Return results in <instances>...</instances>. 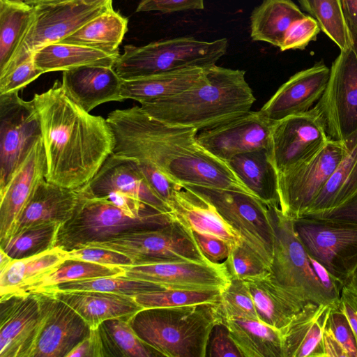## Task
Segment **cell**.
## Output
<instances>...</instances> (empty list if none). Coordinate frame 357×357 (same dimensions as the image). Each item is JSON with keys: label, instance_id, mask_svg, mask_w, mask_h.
Here are the masks:
<instances>
[{"label": "cell", "instance_id": "cell-1", "mask_svg": "<svg viewBox=\"0 0 357 357\" xmlns=\"http://www.w3.org/2000/svg\"><path fill=\"white\" fill-rule=\"evenodd\" d=\"M32 101L46 155L45 179L67 188L85 185L113 153L114 136L107 119L77 105L59 81Z\"/></svg>", "mask_w": 357, "mask_h": 357}, {"label": "cell", "instance_id": "cell-2", "mask_svg": "<svg viewBox=\"0 0 357 357\" xmlns=\"http://www.w3.org/2000/svg\"><path fill=\"white\" fill-rule=\"evenodd\" d=\"M207 81L172 97L141 103L151 117L169 126L211 128L250 111L256 98L245 71L208 68Z\"/></svg>", "mask_w": 357, "mask_h": 357}, {"label": "cell", "instance_id": "cell-3", "mask_svg": "<svg viewBox=\"0 0 357 357\" xmlns=\"http://www.w3.org/2000/svg\"><path fill=\"white\" fill-rule=\"evenodd\" d=\"M218 303L145 308L128 322L160 356L206 357L211 333L222 322Z\"/></svg>", "mask_w": 357, "mask_h": 357}, {"label": "cell", "instance_id": "cell-4", "mask_svg": "<svg viewBox=\"0 0 357 357\" xmlns=\"http://www.w3.org/2000/svg\"><path fill=\"white\" fill-rule=\"evenodd\" d=\"M227 38L204 41L180 37L143 46L127 45L114 69L123 80H130L187 68L211 67L227 50Z\"/></svg>", "mask_w": 357, "mask_h": 357}, {"label": "cell", "instance_id": "cell-5", "mask_svg": "<svg viewBox=\"0 0 357 357\" xmlns=\"http://www.w3.org/2000/svg\"><path fill=\"white\" fill-rule=\"evenodd\" d=\"M80 204L73 218L61 225L55 247L64 251L81 248L91 242L107 241L119 234L158 227L174 219L171 214L155 211L131 217L111 202L92 196L86 185Z\"/></svg>", "mask_w": 357, "mask_h": 357}, {"label": "cell", "instance_id": "cell-6", "mask_svg": "<svg viewBox=\"0 0 357 357\" xmlns=\"http://www.w3.org/2000/svg\"><path fill=\"white\" fill-rule=\"evenodd\" d=\"M273 229V254L268 277L280 289L304 303L330 306L340 301L322 287L314 273L310 255L297 237L292 219L279 206H269Z\"/></svg>", "mask_w": 357, "mask_h": 357}, {"label": "cell", "instance_id": "cell-7", "mask_svg": "<svg viewBox=\"0 0 357 357\" xmlns=\"http://www.w3.org/2000/svg\"><path fill=\"white\" fill-rule=\"evenodd\" d=\"M84 247L121 252L128 257L132 264L182 260L211 261L201 251L193 231L175 220L158 227L126 232L105 241L89 243Z\"/></svg>", "mask_w": 357, "mask_h": 357}, {"label": "cell", "instance_id": "cell-8", "mask_svg": "<svg viewBox=\"0 0 357 357\" xmlns=\"http://www.w3.org/2000/svg\"><path fill=\"white\" fill-rule=\"evenodd\" d=\"M347 151L345 140L330 139L312 158L278 172L279 208L291 219L302 217Z\"/></svg>", "mask_w": 357, "mask_h": 357}, {"label": "cell", "instance_id": "cell-9", "mask_svg": "<svg viewBox=\"0 0 357 357\" xmlns=\"http://www.w3.org/2000/svg\"><path fill=\"white\" fill-rule=\"evenodd\" d=\"M34 17L8 66L0 74L33 56L41 47L61 41L86 22L112 6V0L89 4L84 0H65L33 4Z\"/></svg>", "mask_w": 357, "mask_h": 357}, {"label": "cell", "instance_id": "cell-10", "mask_svg": "<svg viewBox=\"0 0 357 357\" xmlns=\"http://www.w3.org/2000/svg\"><path fill=\"white\" fill-rule=\"evenodd\" d=\"M187 186L208 200L269 268L274 241L269 206L256 197L241 192Z\"/></svg>", "mask_w": 357, "mask_h": 357}, {"label": "cell", "instance_id": "cell-11", "mask_svg": "<svg viewBox=\"0 0 357 357\" xmlns=\"http://www.w3.org/2000/svg\"><path fill=\"white\" fill-rule=\"evenodd\" d=\"M292 220L307 254L343 287L357 266V228L306 216Z\"/></svg>", "mask_w": 357, "mask_h": 357}, {"label": "cell", "instance_id": "cell-12", "mask_svg": "<svg viewBox=\"0 0 357 357\" xmlns=\"http://www.w3.org/2000/svg\"><path fill=\"white\" fill-rule=\"evenodd\" d=\"M330 139L344 141L357 131V48L340 50L316 104Z\"/></svg>", "mask_w": 357, "mask_h": 357}, {"label": "cell", "instance_id": "cell-13", "mask_svg": "<svg viewBox=\"0 0 357 357\" xmlns=\"http://www.w3.org/2000/svg\"><path fill=\"white\" fill-rule=\"evenodd\" d=\"M41 138L32 100H23L17 91L0 94V191Z\"/></svg>", "mask_w": 357, "mask_h": 357}, {"label": "cell", "instance_id": "cell-14", "mask_svg": "<svg viewBox=\"0 0 357 357\" xmlns=\"http://www.w3.org/2000/svg\"><path fill=\"white\" fill-rule=\"evenodd\" d=\"M324 120L316 106L273 122L268 154L278 172L315 155L328 142Z\"/></svg>", "mask_w": 357, "mask_h": 357}, {"label": "cell", "instance_id": "cell-15", "mask_svg": "<svg viewBox=\"0 0 357 357\" xmlns=\"http://www.w3.org/2000/svg\"><path fill=\"white\" fill-rule=\"evenodd\" d=\"M121 276L151 282L164 289H220L230 282L225 262L169 261L121 266Z\"/></svg>", "mask_w": 357, "mask_h": 357}, {"label": "cell", "instance_id": "cell-16", "mask_svg": "<svg viewBox=\"0 0 357 357\" xmlns=\"http://www.w3.org/2000/svg\"><path fill=\"white\" fill-rule=\"evenodd\" d=\"M0 301V357H31L43 319L38 293H15Z\"/></svg>", "mask_w": 357, "mask_h": 357}, {"label": "cell", "instance_id": "cell-17", "mask_svg": "<svg viewBox=\"0 0 357 357\" xmlns=\"http://www.w3.org/2000/svg\"><path fill=\"white\" fill-rule=\"evenodd\" d=\"M36 293L43 319L31 357H67L91 328L75 310L53 294Z\"/></svg>", "mask_w": 357, "mask_h": 357}, {"label": "cell", "instance_id": "cell-18", "mask_svg": "<svg viewBox=\"0 0 357 357\" xmlns=\"http://www.w3.org/2000/svg\"><path fill=\"white\" fill-rule=\"evenodd\" d=\"M273 122L259 111H250L211 128L199 130L197 142L228 162L236 155L269 149Z\"/></svg>", "mask_w": 357, "mask_h": 357}, {"label": "cell", "instance_id": "cell-19", "mask_svg": "<svg viewBox=\"0 0 357 357\" xmlns=\"http://www.w3.org/2000/svg\"><path fill=\"white\" fill-rule=\"evenodd\" d=\"M165 174L182 186L233 190L255 197L238 177L228 162L212 154L199 144L175 158L169 165Z\"/></svg>", "mask_w": 357, "mask_h": 357}, {"label": "cell", "instance_id": "cell-20", "mask_svg": "<svg viewBox=\"0 0 357 357\" xmlns=\"http://www.w3.org/2000/svg\"><path fill=\"white\" fill-rule=\"evenodd\" d=\"M85 185L95 197L100 198L110 192H119L160 212L171 214L169 206L149 186L135 159L112 153Z\"/></svg>", "mask_w": 357, "mask_h": 357}, {"label": "cell", "instance_id": "cell-21", "mask_svg": "<svg viewBox=\"0 0 357 357\" xmlns=\"http://www.w3.org/2000/svg\"><path fill=\"white\" fill-rule=\"evenodd\" d=\"M46 174L47 160L41 138L0 191V242L12 234L24 207Z\"/></svg>", "mask_w": 357, "mask_h": 357}, {"label": "cell", "instance_id": "cell-22", "mask_svg": "<svg viewBox=\"0 0 357 357\" xmlns=\"http://www.w3.org/2000/svg\"><path fill=\"white\" fill-rule=\"evenodd\" d=\"M330 69L319 63L299 71L284 83L259 110L272 122L305 112L321 97Z\"/></svg>", "mask_w": 357, "mask_h": 357}, {"label": "cell", "instance_id": "cell-23", "mask_svg": "<svg viewBox=\"0 0 357 357\" xmlns=\"http://www.w3.org/2000/svg\"><path fill=\"white\" fill-rule=\"evenodd\" d=\"M169 207L174 220L195 233L223 240L230 249L243 242L240 234L223 218L215 207L187 185L174 193Z\"/></svg>", "mask_w": 357, "mask_h": 357}, {"label": "cell", "instance_id": "cell-24", "mask_svg": "<svg viewBox=\"0 0 357 357\" xmlns=\"http://www.w3.org/2000/svg\"><path fill=\"white\" fill-rule=\"evenodd\" d=\"M123 81L113 67L85 66L63 71L61 84L72 100L90 112L102 103L125 100Z\"/></svg>", "mask_w": 357, "mask_h": 357}, {"label": "cell", "instance_id": "cell-25", "mask_svg": "<svg viewBox=\"0 0 357 357\" xmlns=\"http://www.w3.org/2000/svg\"><path fill=\"white\" fill-rule=\"evenodd\" d=\"M82 193V187L67 188L45 178L42 180L24 207L10 236L38 224L62 225L75 215Z\"/></svg>", "mask_w": 357, "mask_h": 357}, {"label": "cell", "instance_id": "cell-26", "mask_svg": "<svg viewBox=\"0 0 357 357\" xmlns=\"http://www.w3.org/2000/svg\"><path fill=\"white\" fill-rule=\"evenodd\" d=\"M330 307L308 303L280 329L284 357H322L321 339Z\"/></svg>", "mask_w": 357, "mask_h": 357}, {"label": "cell", "instance_id": "cell-27", "mask_svg": "<svg viewBox=\"0 0 357 357\" xmlns=\"http://www.w3.org/2000/svg\"><path fill=\"white\" fill-rule=\"evenodd\" d=\"M75 310L91 328H96L105 320H129L144 309L132 296L93 291L50 292Z\"/></svg>", "mask_w": 357, "mask_h": 357}, {"label": "cell", "instance_id": "cell-28", "mask_svg": "<svg viewBox=\"0 0 357 357\" xmlns=\"http://www.w3.org/2000/svg\"><path fill=\"white\" fill-rule=\"evenodd\" d=\"M207 69L187 68L123 80L121 96L124 100L132 99L140 104L165 99L206 82Z\"/></svg>", "mask_w": 357, "mask_h": 357}, {"label": "cell", "instance_id": "cell-29", "mask_svg": "<svg viewBox=\"0 0 357 357\" xmlns=\"http://www.w3.org/2000/svg\"><path fill=\"white\" fill-rule=\"evenodd\" d=\"M228 163L256 197L268 206H279L278 172L270 160L268 149L236 155Z\"/></svg>", "mask_w": 357, "mask_h": 357}, {"label": "cell", "instance_id": "cell-30", "mask_svg": "<svg viewBox=\"0 0 357 357\" xmlns=\"http://www.w3.org/2000/svg\"><path fill=\"white\" fill-rule=\"evenodd\" d=\"M268 274L244 281L251 294L259 320L280 330L307 303L280 289L270 280Z\"/></svg>", "mask_w": 357, "mask_h": 357}, {"label": "cell", "instance_id": "cell-31", "mask_svg": "<svg viewBox=\"0 0 357 357\" xmlns=\"http://www.w3.org/2000/svg\"><path fill=\"white\" fill-rule=\"evenodd\" d=\"M305 16L291 0H264L251 13L250 37L280 48L289 26Z\"/></svg>", "mask_w": 357, "mask_h": 357}, {"label": "cell", "instance_id": "cell-32", "mask_svg": "<svg viewBox=\"0 0 357 357\" xmlns=\"http://www.w3.org/2000/svg\"><path fill=\"white\" fill-rule=\"evenodd\" d=\"M243 357H284L280 330L259 320H223Z\"/></svg>", "mask_w": 357, "mask_h": 357}, {"label": "cell", "instance_id": "cell-33", "mask_svg": "<svg viewBox=\"0 0 357 357\" xmlns=\"http://www.w3.org/2000/svg\"><path fill=\"white\" fill-rule=\"evenodd\" d=\"M119 55V53L109 54L81 45L56 43L37 50L33 60L36 66L45 73L85 66L114 68Z\"/></svg>", "mask_w": 357, "mask_h": 357}, {"label": "cell", "instance_id": "cell-34", "mask_svg": "<svg viewBox=\"0 0 357 357\" xmlns=\"http://www.w3.org/2000/svg\"><path fill=\"white\" fill-rule=\"evenodd\" d=\"M345 142L344 158L303 216L335 208L357 192V131Z\"/></svg>", "mask_w": 357, "mask_h": 357}, {"label": "cell", "instance_id": "cell-35", "mask_svg": "<svg viewBox=\"0 0 357 357\" xmlns=\"http://www.w3.org/2000/svg\"><path fill=\"white\" fill-rule=\"evenodd\" d=\"M128 20L113 8L93 18L59 42L119 53V47L128 31Z\"/></svg>", "mask_w": 357, "mask_h": 357}, {"label": "cell", "instance_id": "cell-36", "mask_svg": "<svg viewBox=\"0 0 357 357\" xmlns=\"http://www.w3.org/2000/svg\"><path fill=\"white\" fill-rule=\"evenodd\" d=\"M33 4L0 0V73L15 55L34 17Z\"/></svg>", "mask_w": 357, "mask_h": 357}, {"label": "cell", "instance_id": "cell-37", "mask_svg": "<svg viewBox=\"0 0 357 357\" xmlns=\"http://www.w3.org/2000/svg\"><path fill=\"white\" fill-rule=\"evenodd\" d=\"M65 259V251L58 247L30 257L13 259L0 272L1 297L21 291Z\"/></svg>", "mask_w": 357, "mask_h": 357}, {"label": "cell", "instance_id": "cell-38", "mask_svg": "<svg viewBox=\"0 0 357 357\" xmlns=\"http://www.w3.org/2000/svg\"><path fill=\"white\" fill-rule=\"evenodd\" d=\"M98 328L104 355L121 357H156L160 355L137 335L128 320L111 319Z\"/></svg>", "mask_w": 357, "mask_h": 357}, {"label": "cell", "instance_id": "cell-39", "mask_svg": "<svg viewBox=\"0 0 357 357\" xmlns=\"http://www.w3.org/2000/svg\"><path fill=\"white\" fill-rule=\"evenodd\" d=\"M123 272L121 266H106L78 259H66L54 269L17 293L38 292L60 283L104 276L122 275Z\"/></svg>", "mask_w": 357, "mask_h": 357}, {"label": "cell", "instance_id": "cell-40", "mask_svg": "<svg viewBox=\"0 0 357 357\" xmlns=\"http://www.w3.org/2000/svg\"><path fill=\"white\" fill-rule=\"evenodd\" d=\"M61 225L43 223L27 227L0 242V249L13 259L30 257L54 248Z\"/></svg>", "mask_w": 357, "mask_h": 357}, {"label": "cell", "instance_id": "cell-41", "mask_svg": "<svg viewBox=\"0 0 357 357\" xmlns=\"http://www.w3.org/2000/svg\"><path fill=\"white\" fill-rule=\"evenodd\" d=\"M164 289L158 284L121 275L104 276L70 281L45 288L38 292L93 291L135 296L140 293Z\"/></svg>", "mask_w": 357, "mask_h": 357}, {"label": "cell", "instance_id": "cell-42", "mask_svg": "<svg viewBox=\"0 0 357 357\" xmlns=\"http://www.w3.org/2000/svg\"><path fill=\"white\" fill-rule=\"evenodd\" d=\"M220 289H162L140 293L134 300L144 309L217 303Z\"/></svg>", "mask_w": 357, "mask_h": 357}, {"label": "cell", "instance_id": "cell-43", "mask_svg": "<svg viewBox=\"0 0 357 357\" xmlns=\"http://www.w3.org/2000/svg\"><path fill=\"white\" fill-rule=\"evenodd\" d=\"M313 17L320 29L339 47L346 50L354 45L341 0H312Z\"/></svg>", "mask_w": 357, "mask_h": 357}, {"label": "cell", "instance_id": "cell-44", "mask_svg": "<svg viewBox=\"0 0 357 357\" xmlns=\"http://www.w3.org/2000/svg\"><path fill=\"white\" fill-rule=\"evenodd\" d=\"M222 319H251L259 320L255 306L245 281L230 279L218 301Z\"/></svg>", "mask_w": 357, "mask_h": 357}, {"label": "cell", "instance_id": "cell-45", "mask_svg": "<svg viewBox=\"0 0 357 357\" xmlns=\"http://www.w3.org/2000/svg\"><path fill=\"white\" fill-rule=\"evenodd\" d=\"M230 279L247 280L267 275L268 266L244 242L229 250L224 261Z\"/></svg>", "mask_w": 357, "mask_h": 357}, {"label": "cell", "instance_id": "cell-46", "mask_svg": "<svg viewBox=\"0 0 357 357\" xmlns=\"http://www.w3.org/2000/svg\"><path fill=\"white\" fill-rule=\"evenodd\" d=\"M43 73L33 56L0 74V94L18 92Z\"/></svg>", "mask_w": 357, "mask_h": 357}, {"label": "cell", "instance_id": "cell-47", "mask_svg": "<svg viewBox=\"0 0 357 357\" xmlns=\"http://www.w3.org/2000/svg\"><path fill=\"white\" fill-rule=\"evenodd\" d=\"M326 325L344 347L348 357H357V340L340 303L331 306Z\"/></svg>", "mask_w": 357, "mask_h": 357}, {"label": "cell", "instance_id": "cell-48", "mask_svg": "<svg viewBox=\"0 0 357 357\" xmlns=\"http://www.w3.org/2000/svg\"><path fill=\"white\" fill-rule=\"evenodd\" d=\"M320 29L316 19L305 15L289 26L280 50L282 52L289 50H303L310 42L317 38Z\"/></svg>", "mask_w": 357, "mask_h": 357}, {"label": "cell", "instance_id": "cell-49", "mask_svg": "<svg viewBox=\"0 0 357 357\" xmlns=\"http://www.w3.org/2000/svg\"><path fill=\"white\" fill-rule=\"evenodd\" d=\"M65 256L66 259H78L106 266H123L132 264L131 259L121 252L97 247H84L65 251Z\"/></svg>", "mask_w": 357, "mask_h": 357}, {"label": "cell", "instance_id": "cell-50", "mask_svg": "<svg viewBox=\"0 0 357 357\" xmlns=\"http://www.w3.org/2000/svg\"><path fill=\"white\" fill-rule=\"evenodd\" d=\"M137 162L149 186L169 206L174 193L183 186L172 181L152 164L144 161Z\"/></svg>", "mask_w": 357, "mask_h": 357}, {"label": "cell", "instance_id": "cell-51", "mask_svg": "<svg viewBox=\"0 0 357 357\" xmlns=\"http://www.w3.org/2000/svg\"><path fill=\"white\" fill-rule=\"evenodd\" d=\"M210 357H243L241 353L231 338L225 323L216 324L211 333L207 349Z\"/></svg>", "mask_w": 357, "mask_h": 357}, {"label": "cell", "instance_id": "cell-52", "mask_svg": "<svg viewBox=\"0 0 357 357\" xmlns=\"http://www.w3.org/2000/svg\"><path fill=\"white\" fill-rule=\"evenodd\" d=\"M304 216L357 228V192L335 208Z\"/></svg>", "mask_w": 357, "mask_h": 357}, {"label": "cell", "instance_id": "cell-53", "mask_svg": "<svg viewBox=\"0 0 357 357\" xmlns=\"http://www.w3.org/2000/svg\"><path fill=\"white\" fill-rule=\"evenodd\" d=\"M204 8V0H142L136 11H158L162 13H170Z\"/></svg>", "mask_w": 357, "mask_h": 357}, {"label": "cell", "instance_id": "cell-54", "mask_svg": "<svg viewBox=\"0 0 357 357\" xmlns=\"http://www.w3.org/2000/svg\"><path fill=\"white\" fill-rule=\"evenodd\" d=\"M194 233L195 240L205 257L213 263H222L226 260L230 248L223 240Z\"/></svg>", "mask_w": 357, "mask_h": 357}, {"label": "cell", "instance_id": "cell-55", "mask_svg": "<svg viewBox=\"0 0 357 357\" xmlns=\"http://www.w3.org/2000/svg\"><path fill=\"white\" fill-rule=\"evenodd\" d=\"M105 357L98 328H91L90 333L78 343L67 357Z\"/></svg>", "mask_w": 357, "mask_h": 357}, {"label": "cell", "instance_id": "cell-56", "mask_svg": "<svg viewBox=\"0 0 357 357\" xmlns=\"http://www.w3.org/2000/svg\"><path fill=\"white\" fill-rule=\"evenodd\" d=\"M321 351L322 357H348L344 347L326 325L322 335Z\"/></svg>", "mask_w": 357, "mask_h": 357}, {"label": "cell", "instance_id": "cell-57", "mask_svg": "<svg viewBox=\"0 0 357 357\" xmlns=\"http://www.w3.org/2000/svg\"><path fill=\"white\" fill-rule=\"evenodd\" d=\"M340 303L357 340V296L342 287Z\"/></svg>", "mask_w": 357, "mask_h": 357}, {"label": "cell", "instance_id": "cell-58", "mask_svg": "<svg viewBox=\"0 0 357 357\" xmlns=\"http://www.w3.org/2000/svg\"><path fill=\"white\" fill-rule=\"evenodd\" d=\"M344 17L357 48V0H341Z\"/></svg>", "mask_w": 357, "mask_h": 357}, {"label": "cell", "instance_id": "cell-59", "mask_svg": "<svg viewBox=\"0 0 357 357\" xmlns=\"http://www.w3.org/2000/svg\"><path fill=\"white\" fill-rule=\"evenodd\" d=\"M343 287L357 296V266Z\"/></svg>", "mask_w": 357, "mask_h": 357}, {"label": "cell", "instance_id": "cell-60", "mask_svg": "<svg viewBox=\"0 0 357 357\" xmlns=\"http://www.w3.org/2000/svg\"><path fill=\"white\" fill-rule=\"evenodd\" d=\"M13 259L0 249V272L6 269Z\"/></svg>", "mask_w": 357, "mask_h": 357}, {"label": "cell", "instance_id": "cell-61", "mask_svg": "<svg viewBox=\"0 0 357 357\" xmlns=\"http://www.w3.org/2000/svg\"><path fill=\"white\" fill-rule=\"evenodd\" d=\"M302 7L313 16L312 0H298Z\"/></svg>", "mask_w": 357, "mask_h": 357}, {"label": "cell", "instance_id": "cell-62", "mask_svg": "<svg viewBox=\"0 0 357 357\" xmlns=\"http://www.w3.org/2000/svg\"><path fill=\"white\" fill-rule=\"evenodd\" d=\"M65 1V0H36L32 4L54 3V2H59V1Z\"/></svg>", "mask_w": 357, "mask_h": 357}, {"label": "cell", "instance_id": "cell-63", "mask_svg": "<svg viewBox=\"0 0 357 357\" xmlns=\"http://www.w3.org/2000/svg\"><path fill=\"white\" fill-rule=\"evenodd\" d=\"M109 0H84V1L89 4L98 3L103 1H107Z\"/></svg>", "mask_w": 357, "mask_h": 357}, {"label": "cell", "instance_id": "cell-64", "mask_svg": "<svg viewBox=\"0 0 357 357\" xmlns=\"http://www.w3.org/2000/svg\"><path fill=\"white\" fill-rule=\"evenodd\" d=\"M16 1H24V2H26L28 3L32 4L36 0H16Z\"/></svg>", "mask_w": 357, "mask_h": 357}]
</instances>
